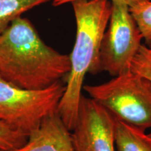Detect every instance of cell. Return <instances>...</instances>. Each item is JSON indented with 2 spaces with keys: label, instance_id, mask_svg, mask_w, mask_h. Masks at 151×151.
I'll return each instance as SVG.
<instances>
[{
  "label": "cell",
  "instance_id": "6da1fadb",
  "mask_svg": "<svg viewBox=\"0 0 151 151\" xmlns=\"http://www.w3.org/2000/svg\"><path fill=\"white\" fill-rule=\"evenodd\" d=\"M71 70L70 56L46 45L27 18H16L0 35V76L26 90L59 82Z\"/></svg>",
  "mask_w": 151,
  "mask_h": 151
},
{
  "label": "cell",
  "instance_id": "7a4b0ae2",
  "mask_svg": "<svg viewBox=\"0 0 151 151\" xmlns=\"http://www.w3.org/2000/svg\"><path fill=\"white\" fill-rule=\"evenodd\" d=\"M76 22V35L70 56L71 70L58 112L70 131L76 120L86 73L97 74L100 45L110 18L109 0H77L71 3Z\"/></svg>",
  "mask_w": 151,
  "mask_h": 151
},
{
  "label": "cell",
  "instance_id": "3957f363",
  "mask_svg": "<svg viewBox=\"0 0 151 151\" xmlns=\"http://www.w3.org/2000/svg\"><path fill=\"white\" fill-rule=\"evenodd\" d=\"M83 90L116 120L146 131L151 128V83L130 70Z\"/></svg>",
  "mask_w": 151,
  "mask_h": 151
},
{
  "label": "cell",
  "instance_id": "277c9868",
  "mask_svg": "<svg viewBox=\"0 0 151 151\" xmlns=\"http://www.w3.org/2000/svg\"><path fill=\"white\" fill-rule=\"evenodd\" d=\"M65 88L60 81L46 89L26 90L0 76V121L29 136L45 117L58 110Z\"/></svg>",
  "mask_w": 151,
  "mask_h": 151
},
{
  "label": "cell",
  "instance_id": "5b68a950",
  "mask_svg": "<svg viewBox=\"0 0 151 151\" xmlns=\"http://www.w3.org/2000/svg\"><path fill=\"white\" fill-rule=\"evenodd\" d=\"M143 39L129 7L111 1L110 18L100 45L97 73L106 71L114 77L131 70Z\"/></svg>",
  "mask_w": 151,
  "mask_h": 151
},
{
  "label": "cell",
  "instance_id": "8992f818",
  "mask_svg": "<svg viewBox=\"0 0 151 151\" xmlns=\"http://www.w3.org/2000/svg\"><path fill=\"white\" fill-rule=\"evenodd\" d=\"M116 118L101 105L82 94L71 133L76 151H116Z\"/></svg>",
  "mask_w": 151,
  "mask_h": 151
},
{
  "label": "cell",
  "instance_id": "52a82bcc",
  "mask_svg": "<svg viewBox=\"0 0 151 151\" xmlns=\"http://www.w3.org/2000/svg\"><path fill=\"white\" fill-rule=\"evenodd\" d=\"M13 151H76L71 131L58 110L43 119L23 146Z\"/></svg>",
  "mask_w": 151,
  "mask_h": 151
},
{
  "label": "cell",
  "instance_id": "ba28073f",
  "mask_svg": "<svg viewBox=\"0 0 151 151\" xmlns=\"http://www.w3.org/2000/svg\"><path fill=\"white\" fill-rule=\"evenodd\" d=\"M116 151H151V137L144 130L116 119Z\"/></svg>",
  "mask_w": 151,
  "mask_h": 151
},
{
  "label": "cell",
  "instance_id": "9c48e42d",
  "mask_svg": "<svg viewBox=\"0 0 151 151\" xmlns=\"http://www.w3.org/2000/svg\"><path fill=\"white\" fill-rule=\"evenodd\" d=\"M50 0H0V35L24 13Z\"/></svg>",
  "mask_w": 151,
  "mask_h": 151
},
{
  "label": "cell",
  "instance_id": "30bf717a",
  "mask_svg": "<svg viewBox=\"0 0 151 151\" xmlns=\"http://www.w3.org/2000/svg\"><path fill=\"white\" fill-rule=\"evenodd\" d=\"M129 11L143 38L147 43L151 44V0L130 7Z\"/></svg>",
  "mask_w": 151,
  "mask_h": 151
},
{
  "label": "cell",
  "instance_id": "8fae6325",
  "mask_svg": "<svg viewBox=\"0 0 151 151\" xmlns=\"http://www.w3.org/2000/svg\"><path fill=\"white\" fill-rule=\"evenodd\" d=\"M28 135L0 121V150L13 151L27 142Z\"/></svg>",
  "mask_w": 151,
  "mask_h": 151
},
{
  "label": "cell",
  "instance_id": "7c38bea8",
  "mask_svg": "<svg viewBox=\"0 0 151 151\" xmlns=\"http://www.w3.org/2000/svg\"><path fill=\"white\" fill-rule=\"evenodd\" d=\"M131 70L151 83V48L141 46L132 62Z\"/></svg>",
  "mask_w": 151,
  "mask_h": 151
},
{
  "label": "cell",
  "instance_id": "4fadbf2b",
  "mask_svg": "<svg viewBox=\"0 0 151 151\" xmlns=\"http://www.w3.org/2000/svg\"><path fill=\"white\" fill-rule=\"evenodd\" d=\"M74 1H77V0H52V5L54 6H62L65 4L71 3ZM111 1H118V2H121L124 4L127 5L128 6L132 7L134 6L139 4L144 1H149V0H110Z\"/></svg>",
  "mask_w": 151,
  "mask_h": 151
},
{
  "label": "cell",
  "instance_id": "5bb4252c",
  "mask_svg": "<svg viewBox=\"0 0 151 151\" xmlns=\"http://www.w3.org/2000/svg\"><path fill=\"white\" fill-rule=\"evenodd\" d=\"M149 135H150V137H151V132H150V134H149Z\"/></svg>",
  "mask_w": 151,
  "mask_h": 151
},
{
  "label": "cell",
  "instance_id": "9a60e30c",
  "mask_svg": "<svg viewBox=\"0 0 151 151\" xmlns=\"http://www.w3.org/2000/svg\"><path fill=\"white\" fill-rule=\"evenodd\" d=\"M150 48H151V44H150Z\"/></svg>",
  "mask_w": 151,
  "mask_h": 151
},
{
  "label": "cell",
  "instance_id": "2e32d148",
  "mask_svg": "<svg viewBox=\"0 0 151 151\" xmlns=\"http://www.w3.org/2000/svg\"><path fill=\"white\" fill-rule=\"evenodd\" d=\"M0 151H1V150H0Z\"/></svg>",
  "mask_w": 151,
  "mask_h": 151
}]
</instances>
